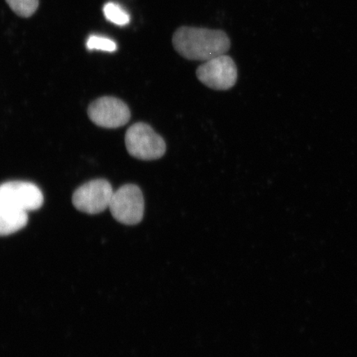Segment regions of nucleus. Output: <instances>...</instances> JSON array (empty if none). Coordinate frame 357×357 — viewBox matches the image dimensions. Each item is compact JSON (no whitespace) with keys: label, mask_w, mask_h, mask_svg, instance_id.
<instances>
[{"label":"nucleus","mask_w":357,"mask_h":357,"mask_svg":"<svg viewBox=\"0 0 357 357\" xmlns=\"http://www.w3.org/2000/svg\"><path fill=\"white\" fill-rule=\"evenodd\" d=\"M125 144L129 154L142 160H158L167 150L163 138L144 123L133 124L128 128Z\"/></svg>","instance_id":"f03ea898"},{"label":"nucleus","mask_w":357,"mask_h":357,"mask_svg":"<svg viewBox=\"0 0 357 357\" xmlns=\"http://www.w3.org/2000/svg\"><path fill=\"white\" fill-rule=\"evenodd\" d=\"M28 213L0 203V236L16 233L26 225Z\"/></svg>","instance_id":"6e6552de"},{"label":"nucleus","mask_w":357,"mask_h":357,"mask_svg":"<svg viewBox=\"0 0 357 357\" xmlns=\"http://www.w3.org/2000/svg\"><path fill=\"white\" fill-rule=\"evenodd\" d=\"M43 200L41 190L33 183L10 181L0 185V203L17 211H37L42 207Z\"/></svg>","instance_id":"39448f33"},{"label":"nucleus","mask_w":357,"mask_h":357,"mask_svg":"<svg viewBox=\"0 0 357 357\" xmlns=\"http://www.w3.org/2000/svg\"><path fill=\"white\" fill-rule=\"evenodd\" d=\"M6 2L13 11L24 17L32 16L39 4V0H6Z\"/></svg>","instance_id":"9d476101"},{"label":"nucleus","mask_w":357,"mask_h":357,"mask_svg":"<svg viewBox=\"0 0 357 357\" xmlns=\"http://www.w3.org/2000/svg\"><path fill=\"white\" fill-rule=\"evenodd\" d=\"M86 46L89 50H100L109 52H114L117 49V45L113 40L96 35H92L88 38Z\"/></svg>","instance_id":"9b49d317"},{"label":"nucleus","mask_w":357,"mask_h":357,"mask_svg":"<svg viewBox=\"0 0 357 357\" xmlns=\"http://www.w3.org/2000/svg\"><path fill=\"white\" fill-rule=\"evenodd\" d=\"M196 75L208 88L227 91L234 86L238 79V69L234 61L223 54L205 61L196 70Z\"/></svg>","instance_id":"20e7f679"},{"label":"nucleus","mask_w":357,"mask_h":357,"mask_svg":"<svg viewBox=\"0 0 357 357\" xmlns=\"http://www.w3.org/2000/svg\"><path fill=\"white\" fill-rule=\"evenodd\" d=\"M114 193L108 181H92L75 190L73 202L75 208L80 212L97 214L109 207Z\"/></svg>","instance_id":"423d86ee"},{"label":"nucleus","mask_w":357,"mask_h":357,"mask_svg":"<svg viewBox=\"0 0 357 357\" xmlns=\"http://www.w3.org/2000/svg\"><path fill=\"white\" fill-rule=\"evenodd\" d=\"M175 50L186 59L207 61L225 54L231 46L229 36L222 30L181 26L173 35Z\"/></svg>","instance_id":"f257e3e1"},{"label":"nucleus","mask_w":357,"mask_h":357,"mask_svg":"<svg viewBox=\"0 0 357 357\" xmlns=\"http://www.w3.org/2000/svg\"><path fill=\"white\" fill-rule=\"evenodd\" d=\"M88 115L93 123L105 128L123 127L131 118L127 105L114 97H102L93 102Z\"/></svg>","instance_id":"0eeeda50"},{"label":"nucleus","mask_w":357,"mask_h":357,"mask_svg":"<svg viewBox=\"0 0 357 357\" xmlns=\"http://www.w3.org/2000/svg\"><path fill=\"white\" fill-rule=\"evenodd\" d=\"M104 13L107 20L118 26H125L130 22V16L118 3L109 2L104 7Z\"/></svg>","instance_id":"1a4fd4ad"},{"label":"nucleus","mask_w":357,"mask_h":357,"mask_svg":"<svg viewBox=\"0 0 357 357\" xmlns=\"http://www.w3.org/2000/svg\"><path fill=\"white\" fill-rule=\"evenodd\" d=\"M109 208L118 222L125 225H136L144 216V195L139 187L125 185L114 192Z\"/></svg>","instance_id":"7ed1b4c3"}]
</instances>
